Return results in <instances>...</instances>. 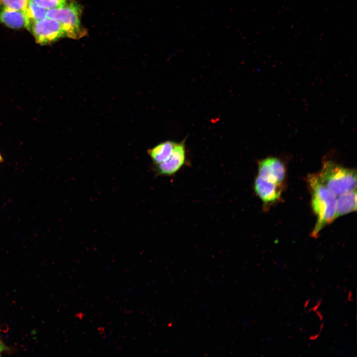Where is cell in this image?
<instances>
[{
	"label": "cell",
	"instance_id": "1",
	"mask_svg": "<svg viewBox=\"0 0 357 357\" xmlns=\"http://www.w3.org/2000/svg\"><path fill=\"white\" fill-rule=\"evenodd\" d=\"M307 181L312 195L311 205L317 221L311 233L317 237L321 230L335 219L337 197L321 181L317 175H310Z\"/></svg>",
	"mask_w": 357,
	"mask_h": 357
},
{
	"label": "cell",
	"instance_id": "2",
	"mask_svg": "<svg viewBox=\"0 0 357 357\" xmlns=\"http://www.w3.org/2000/svg\"><path fill=\"white\" fill-rule=\"evenodd\" d=\"M317 175L322 183L336 197L356 189V171L333 161L324 162Z\"/></svg>",
	"mask_w": 357,
	"mask_h": 357
},
{
	"label": "cell",
	"instance_id": "3",
	"mask_svg": "<svg viewBox=\"0 0 357 357\" xmlns=\"http://www.w3.org/2000/svg\"><path fill=\"white\" fill-rule=\"evenodd\" d=\"M82 7L74 0L62 7L49 9L47 17L56 19L63 26L68 38L79 39L85 36L87 31L81 23Z\"/></svg>",
	"mask_w": 357,
	"mask_h": 357
},
{
	"label": "cell",
	"instance_id": "4",
	"mask_svg": "<svg viewBox=\"0 0 357 357\" xmlns=\"http://www.w3.org/2000/svg\"><path fill=\"white\" fill-rule=\"evenodd\" d=\"M28 30L36 42L43 45L67 37L63 25L58 20L47 17L33 23Z\"/></svg>",
	"mask_w": 357,
	"mask_h": 357
},
{
	"label": "cell",
	"instance_id": "5",
	"mask_svg": "<svg viewBox=\"0 0 357 357\" xmlns=\"http://www.w3.org/2000/svg\"><path fill=\"white\" fill-rule=\"evenodd\" d=\"M187 163V154L184 141L177 142L170 156L163 162L154 165L156 175L172 176L178 173Z\"/></svg>",
	"mask_w": 357,
	"mask_h": 357
},
{
	"label": "cell",
	"instance_id": "6",
	"mask_svg": "<svg viewBox=\"0 0 357 357\" xmlns=\"http://www.w3.org/2000/svg\"><path fill=\"white\" fill-rule=\"evenodd\" d=\"M258 176L267 180L281 183L286 176V168L282 161L276 157H269L259 161Z\"/></svg>",
	"mask_w": 357,
	"mask_h": 357
},
{
	"label": "cell",
	"instance_id": "7",
	"mask_svg": "<svg viewBox=\"0 0 357 357\" xmlns=\"http://www.w3.org/2000/svg\"><path fill=\"white\" fill-rule=\"evenodd\" d=\"M254 189L258 196L265 204L277 200L281 194V183L273 182L258 176L254 183Z\"/></svg>",
	"mask_w": 357,
	"mask_h": 357
},
{
	"label": "cell",
	"instance_id": "8",
	"mask_svg": "<svg viewBox=\"0 0 357 357\" xmlns=\"http://www.w3.org/2000/svg\"><path fill=\"white\" fill-rule=\"evenodd\" d=\"M0 24L12 29L29 28V22L25 11L0 8Z\"/></svg>",
	"mask_w": 357,
	"mask_h": 357
},
{
	"label": "cell",
	"instance_id": "9",
	"mask_svg": "<svg viewBox=\"0 0 357 357\" xmlns=\"http://www.w3.org/2000/svg\"><path fill=\"white\" fill-rule=\"evenodd\" d=\"M357 210L356 189L338 196L336 201L335 218Z\"/></svg>",
	"mask_w": 357,
	"mask_h": 357
},
{
	"label": "cell",
	"instance_id": "10",
	"mask_svg": "<svg viewBox=\"0 0 357 357\" xmlns=\"http://www.w3.org/2000/svg\"><path fill=\"white\" fill-rule=\"evenodd\" d=\"M177 142L167 140L162 142L148 151V154L154 165L160 164L166 160L172 153Z\"/></svg>",
	"mask_w": 357,
	"mask_h": 357
},
{
	"label": "cell",
	"instance_id": "11",
	"mask_svg": "<svg viewBox=\"0 0 357 357\" xmlns=\"http://www.w3.org/2000/svg\"><path fill=\"white\" fill-rule=\"evenodd\" d=\"M47 9L29 0L25 12L29 22V28L34 22L47 17Z\"/></svg>",
	"mask_w": 357,
	"mask_h": 357
},
{
	"label": "cell",
	"instance_id": "12",
	"mask_svg": "<svg viewBox=\"0 0 357 357\" xmlns=\"http://www.w3.org/2000/svg\"><path fill=\"white\" fill-rule=\"evenodd\" d=\"M29 0H0V8L25 11Z\"/></svg>",
	"mask_w": 357,
	"mask_h": 357
},
{
	"label": "cell",
	"instance_id": "13",
	"mask_svg": "<svg viewBox=\"0 0 357 357\" xmlns=\"http://www.w3.org/2000/svg\"><path fill=\"white\" fill-rule=\"evenodd\" d=\"M47 10L63 6L71 0H31Z\"/></svg>",
	"mask_w": 357,
	"mask_h": 357
},
{
	"label": "cell",
	"instance_id": "14",
	"mask_svg": "<svg viewBox=\"0 0 357 357\" xmlns=\"http://www.w3.org/2000/svg\"><path fill=\"white\" fill-rule=\"evenodd\" d=\"M3 346L1 342L0 341V352H1L3 350Z\"/></svg>",
	"mask_w": 357,
	"mask_h": 357
},
{
	"label": "cell",
	"instance_id": "15",
	"mask_svg": "<svg viewBox=\"0 0 357 357\" xmlns=\"http://www.w3.org/2000/svg\"><path fill=\"white\" fill-rule=\"evenodd\" d=\"M2 161H3L2 158L1 156V155L0 154V163L2 162Z\"/></svg>",
	"mask_w": 357,
	"mask_h": 357
}]
</instances>
